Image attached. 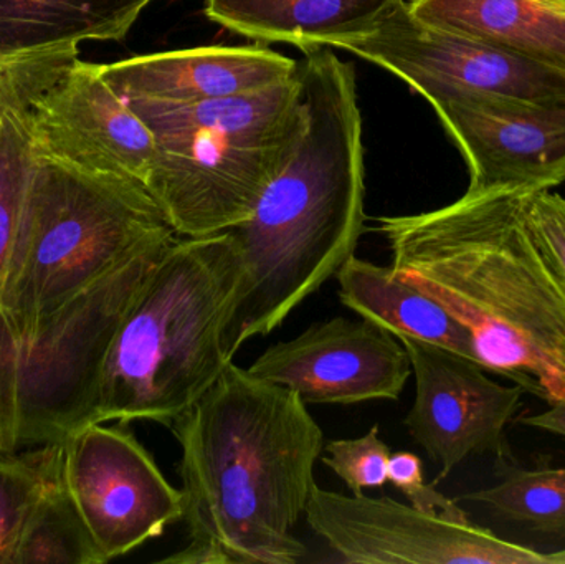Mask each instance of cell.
I'll return each mask as SVG.
<instances>
[{
	"label": "cell",
	"mask_w": 565,
	"mask_h": 564,
	"mask_svg": "<svg viewBox=\"0 0 565 564\" xmlns=\"http://www.w3.org/2000/svg\"><path fill=\"white\" fill-rule=\"evenodd\" d=\"M531 191L468 192L377 219L392 270L467 328L478 363L544 403H565V281L526 219Z\"/></svg>",
	"instance_id": "6da1fadb"
},
{
	"label": "cell",
	"mask_w": 565,
	"mask_h": 564,
	"mask_svg": "<svg viewBox=\"0 0 565 564\" xmlns=\"http://www.w3.org/2000/svg\"><path fill=\"white\" fill-rule=\"evenodd\" d=\"M188 542L166 564H295L324 434L308 404L234 361L174 421Z\"/></svg>",
	"instance_id": "7a4b0ae2"
},
{
	"label": "cell",
	"mask_w": 565,
	"mask_h": 564,
	"mask_svg": "<svg viewBox=\"0 0 565 564\" xmlns=\"http://www.w3.org/2000/svg\"><path fill=\"white\" fill-rule=\"evenodd\" d=\"M305 123L247 221L232 228L244 277L225 331L234 361L355 255L365 224L362 116L354 66L328 46L299 63Z\"/></svg>",
	"instance_id": "3957f363"
},
{
	"label": "cell",
	"mask_w": 565,
	"mask_h": 564,
	"mask_svg": "<svg viewBox=\"0 0 565 564\" xmlns=\"http://www.w3.org/2000/svg\"><path fill=\"white\" fill-rule=\"evenodd\" d=\"M242 277L231 231L172 242L119 324L89 424L171 427L191 409L232 361L225 331Z\"/></svg>",
	"instance_id": "277c9868"
},
{
	"label": "cell",
	"mask_w": 565,
	"mask_h": 564,
	"mask_svg": "<svg viewBox=\"0 0 565 564\" xmlns=\"http://www.w3.org/2000/svg\"><path fill=\"white\" fill-rule=\"evenodd\" d=\"M126 103L154 135L146 189L178 237L222 234L247 221L305 123L299 66L248 95Z\"/></svg>",
	"instance_id": "5b68a950"
},
{
	"label": "cell",
	"mask_w": 565,
	"mask_h": 564,
	"mask_svg": "<svg viewBox=\"0 0 565 564\" xmlns=\"http://www.w3.org/2000/svg\"><path fill=\"white\" fill-rule=\"evenodd\" d=\"M166 235L178 234L141 182L36 156L0 313L25 330Z\"/></svg>",
	"instance_id": "8992f818"
},
{
	"label": "cell",
	"mask_w": 565,
	"mask_h": 564,
	"mask_svg": "<svg viewBox=\"0 0 565 564\" xmlns=\"http://www.w3.org/2000/svg\"><path fill=\"white\" fill-rule=\"evenodd\" d=\"M178 238L149 242L25 330L0 313V449L60 443L88 426L119 324Z\"/></svg>",
	"instance_id": "52a82bcc"
},
{
	"label": "cell",
	"mask_w": 565,
	"mask_h": 564,
	"mask_svg": "<svg viewBox=\"0 0 565 564\" xmlns=\"http://www.w3.org/2000/svg\"><path fill=\"white\" fill-rule=\"evenodd\" d=\"M79 43L0 53V68L19 93L33 151L95 174L146 185L156 152L151 129L78 58Z\"/></svg>",
	"instance_id": "ba28073f"
},
{
	"label": "cell",
	"mask_w": 565,
	"mask_h": 564,
	"mask_svg": "<svg viewBox=\"0 0 565 564\" xmlns=\"http://www.w3.org/2000/svg\"><path fill=\"white\" fill-rule=\"evenodd\" d=\"M60 477L103 562L129 555L184 517V500L129 424L95 423L62 440Z\"/></svg>",
	"instance_id": "9c48e42d"
},
{
	"label": "cell",
	"mask_w": 565,
	"mask_h": 564,
	"mask_svg": "<svg viewBox=\"0 0 565 564\" xmlns=\"http://www.w3.org/2000/svg\"><path fill=\"white\" fill-rule=\"evenodd\" d=\"M305 519L341 563L565 564V550L537 552L470 520L422 512L388 497L344 496L315 486Z\"/></svg>",
	"instance_id": "30bf717a"
},
{
	"label": "cell",
	"mask_w": 565,
	"mask_h": 564,
	"mask_svg": "<svg viewBox=\"0 0 565 564\" xmlns=\"http://www.w3.org/2000/svg\"><path fill=\"white\" fill-rule=\"evenodd\" d=\"M341 49L394 73L422 96L461 89L531 102H565V72L428 25L405 2L377 29L349 40Z\"/></svg>",
	"instance_id": "8fae6325"
},
{
	"label": "cell",
	"mask_w": 565,
	"mask_h": 564,
	"mask_svg": "<svg viewBox=\"0 0 565 564\" xmlns=\"http://www.w3.org/2000/svg\"><path fill=\"white\" fill-rule=\"evenodd\" d=\"M424 98L467 158L468 192L540 191L565 182V102L461 89Z\"/></svg>",
	"instance_id": "7c38bea8"
},
{
	"label": "cell",
	"mask_w": 565,
	"mask_h": 564,
	"mask_svg": "<svg viewBox=\"0 0 565 564\" xmlns=\"http://www.w3.org/2000/svg\"><path fill=\"white\" fill-rule=\"evenodd\" d=\"M411 358L415 401L405 417L412 439L440 467L434 486L470 456L513 459L507 427L524 390L490 380L481 364L424 341L398 338Z\"/></svg>",
	"instance_id": "4fadbf2b"
},
{
	"label": "cell",
	"mask_w": 565,
	"mask_h": 564,
	"mask_svg": "<svg viewBox=\"0 0 565 564\" xmlns=\"http://www.w3.org/2000/svg\"><path fill=\"white\" fill-rule=\"evenodd\" d=\"M248 371L292 391L308 406H351L398 400L412 364L394 334L364 318L335 317L268 348Z\"/></svg>",
	"instance_id": "5bb4252c"
},
{
	"label": "cell",
	"mask_w": 565,
	"mask_h": 564,
	"mask_svg": "<svg viewBox=\"0 0 565 564\" xmlns=\"http://www.w3.org/2000/svg\"><path fill=\"white\" fill-rule=\"evenodd\" d=\"M299 63L265 46H201L99 65L122 99L195 103L248 95L298 73Z\"/></svg>",
	"instance_id": "9a60e30c"
},
{
	"label": "cell",
	"mask_w": 565,
	"mask_h": 564,
	"mask_svg": "<svg viewBox=\"0 0 565 564\" xmlns=\"http://www.w3.org/2000/svg\"><path fill=\"white\" fill-rule=\"evenodd\" d=\"M404 0H205L212 22L258 40L299 49H341L367 35Z\"/></svg>",
	"instance_id": "2e32d148"
},
{
	"label": "cell",
	"mask_w": 565,
	"mask_h": 564,
	"mask_svg": "<svg viewBox=\"0 0 565 564\" xmlns=\"http://www.w3.org/2000/svg\"><path fill=\"white\" fill-rule=\"evenodd\" d=\"M422 22L565 72V0H412Z\"/></svg>",
	"instance_id": "e0dca14e"
},
{
	"label": "cell",
	"mask_w": 565,
	"mask_h": 564,
	"mask_svg": "<svg viewBox=\"0 0 565 564\" xmlns=\"http://www.w3.org/2000/svg\"><path fill=\"white\" fill-rule=\"evenodd\" d=\"M335 278L341 304L364 320L394 337L424 341L478 363L465 324L427 291L398 277L392 267L352 255Z\"/></svg>",
	"instance_id": "ac0fdd59"
},
{
	"label": "cell",
	"mask_w": 565,
	"mask_h": 564,
	"mask_svg": "<svg viewBox=\"0 0 565 564\" xmlns=\"http://www.w3.org/2000/svg\"><path fill=\"white\" fill-rule=\"evenodd\" d=\"M152 0H0V53L121 42Z\"/></svg>",
	"instance_id": "d6986e66"
},
{
	"label": "cell",
	"mask_w": 565,
	"mask_h": 564,
	"mask_svg": "<svg viewBox=\"0 0 565 564\" xmlns=\"http://www.w3.org/2000/svg\"><path fill=\"white\" fill-rule=\"evenodd\" d=\"M497 486L458 500L481 503L508 522L565 539V467L524 469L516 460H497Z\"/></svg>",
	"instance_id": "ffe728a7"
},
{
	"label": "cell",
	"mask_w": 565,
	"mask_h": 564,
	"mask_svg": "<svg viewBox=\"0 0 565 564\" xmlns=\"http://www.w3.org/2000/svg\"><path fill=\"white\" fill-rule=\"evenodd\" d=\"M35 158L19 93L0 68V288L22 222Z\"/></svg>",
	"instance_id": "44dd1931"
},
{
	"label": "cell",
	"mask_w": 565,
	"mask_h": 564,
	"mask_svg": "<svg viewBox=\"0 0 565 564\" xmlns=\"http://www.w3.org/2000/svg\"><path fill=\"white\" fill-rule=\"evenodd\" d=\"M62 440L0 449V564L12 563L23 529L46 492L60 480Z\"/></svg>",
	"instance_id": "7402d4cb"
},
{
	"label": "cell",
	"mask_w": 565,
	"mask_h": 564,
	"mask_svg": "<svg viewBox=\"0 0 565 564\" xmlns=\"http://www.w3.org/2000/svg\"><path fill=\"white\" fill-rule=\"evenodd\" d=\"M103 564L102 556L58 482L40 500L30 515L10 564Z\"/></svg>",
	"instance_id": "603a6c76"
},
{
	"label": "cell",
	"mask_w": 565,
	"mask_h": 564,
	"mask_svg": "<svg viewBox=\"0 0 565 564\" xmlns=\"http://www.w3.org/2000/svg\"><path fill=\"white\" fill-rule=\"evenodd\" d=\"M321 462L345 483L352 496L382 489L388 482L392 450L379 436V426L358 439L329 440Z\"/></svg>",
	"instance_id": "cb8c5ba5"
},
{
	"label": "cell",
	"mask_w": 565,
	"mask_h": 564,
	"mask_svg": "<svg viewBox=\"0 0 565 564\" xmlns=\"http://www.w3.org/2000/svg\"><path fill=\"white\" fill-rule=\"evenodd\" d=\"M388 482L415 509L448 517L458 522H468L467 513L457 506L455 500L438 492L434 483L425 482L424 464L417 454L407 453V450L392 454L391 464H388Z\"/></svg>",
	"instance_id": "d4e9b609"
},
{
	"label": "cell",
	"mask_w": 565,
	"mask_h": 564,
	"mask_svg": "<svg viewBox=\"0 0 565 564\" xmlns=\"http://www.w3.org/2000/svg\"><path fill=\"white\" fill-rule=\"evenodd\" d=\"M526 219L534 237L565 281V198L553 189L526 195Z\"/></svg>",
	"instance_id": "484cf974"
},
{
	"label": "cell",
	"mask_w": 565,
	"mask_h": 564,
	"mask_svg": "<svg viewBox=\"0 0 565 564\" xmlns=\"http://www.w3.org/2000/svg\"><path fill=\"white\" fill-rule=\"evenodd\" d=\"M520 423L523 426L556 434V436L563 437L565 440V403L551 404L543 413L523 417V419H520Z\"/></svg>",
	"instance_id": "4316f807"
}]
</instances>
